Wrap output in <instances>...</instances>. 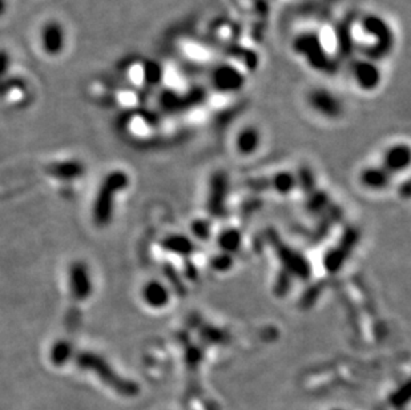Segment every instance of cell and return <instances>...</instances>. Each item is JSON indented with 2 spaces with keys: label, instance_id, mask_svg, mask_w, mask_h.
Masks as SVG:
<instances>
[{
  "label": "cell",
  "instance_id": "obj_1",
  "mask_svg": "<svg viewBox=\"0 0 411 410\" xmlns=\"http://www.w3.org/2000/svg\"><path fill=\"white\" fill-rule=\"evenodd\" d=\"M291 49L301 56L313 71L323 75H335L339 69V62L322 42L320 33L304 31L298 33L291 43Z\"/></svg>",
  "mask_w": 411,
  "mask_h": 410
},
{
  "label": "cell",
  "instance_id": "obj_2",
  "mask_svg": "<svg viewBox=\"0 0 411 410\" xmlns=\"http://www.w3.org/2000/svg\"><path fill=\"white\" fill-rule=\"evenodd\" d=\"M75 363L77 368L81 370L92 372L97 376L104 385L118 395H124V397H136L140 393V386L135 381L124 379L122 377L111 365L106 359H103L100 354L84 350L77 353L75 357Z\"/></svg>",
  "mask_w": 411,
  "mask_h": 410
},
{
  "label": "cell",
  "instance_id": "obj_3",
  "mask_svg": "<svg viewBox=\"0 0 411 410\" xmlns=\"http://www.w3.org/2000/svg\"><path fill=\"white\" fill-rule=\"evenodd\" d=\"M360 26L364 33L373 39V43L364 48L366 59L380 62L387 58L396 44V35L389 22L377 14H366L361 17Z\"/></svg>",
  "mask_w": 411,
  "mask_h": 410
},
{
  "label": "cell",
  "instance_id": "obj_4",
  "mask_svg": "<svg viewBox=\"0 0 411 410\" xmlns=\"http://www.w3.org/2000/svg\"><path fill=\"white\" fill-rule=\"evenodd\" d=\"M129 184V177L124 171H112L103 180L93 203V220L99 227L108 225L113 216L115 197Z\"/></svg>",
  "mask_w": 411,
  "mask_h": 410
},
{
  "label": "cell",
  "instance_id": "obj_5",
  "mask_svg": "<svg viewBox=\"0 0 411 410\" xmlns=\"http://www.w3.org/2000/svg\"><path fill=\"white\" fill-rule=\"evenodd\" d=\"M244 72L233 64H217L211 71V84L217 92L236 94L245 87Z\"/></svg>",
  "mask_w": 411,
  "mask_h": 410
},
{
  "label": "cell",
  "instance_id": "obj_6",
  "mask_svg": "<svg viewBox=\"0 0 411 410\" xmlns=\"http://www.w3.org/2000/svg\"><path fill=\"white\" fill-rule=\"evenodd\" d=\"M307 104L312 110L326 119H338L344 113V104L341 99L329 88H313L307 94Z\"/></svg>",
  "mask_w": 411,
  "mask_h": 410
},
{
  "label": "cell",
  "instance_id": "obj_7",
  "mask_svg": "<svg viewBox=\"0 0 411 410\" xmlns=\"http://www.w3.org/2000/svg\"><path fill=\"white\" fill-rule=\"evenodd\" d=\"M274 249L284 267V270L288 272L290 276H296L298 279L307 280L312 276V265L305 259L301 253L296 252L287 244H282L278 237L272 236Z\"/></svg>",
  "mask_w": 411,
  "mask_h": 410
},
{
  "label": "cell",
  "instance_id": "obj_8",
  "mask_svg": "<svg viewBox=\"0 0 411 410\" xmlns=\"http://www.w3.org/2000/svg\"><path fill=\"white\" fill-rule=\"evenodd\" d=\"M351 75L362 91H376L382 83V72L377 62L370 59H355L351 63Z\"/></svg>",
  "mask_w": 411,
  "mask_h": 410
},
{
  "label": "cell",
  "instance_id": "obj_9",
  "mask_svg": "<svg viewBox=\"0 0 411 410\" xmlns=\"http://www.w3.org/2000/svg\"><path fill=\"white\" fill-rule=\"evenodd\" d=\"M42 49L48 56H59L67 44V32L61 22L52 19L45 23L40 30Z\"/></svg>",
  "mask_w": 411,
  "mask_h": 410
},
{
  "label": "cell",
  "instance_id": "obj_10",
  "mask_svg": "<svg viewBox=\"0 0 411 410\" xmlns=\"http://www.w3.org/2000/svg\"><path fill=\"white\" fill-rule=\"evenodd\" d=\"M228 192V176L221 171L216 172L211 179L208 196V211L214 218H223L225 215Z\"/></svg>",
  "mask_w": 411,
  "mask_h": 410
},
{
  "label": "cell",
  "instance_id": "obj_11",
  "mask_svg": "<svg viewBox=\"0 0 411 410\" xmlns=\"http://www.w3.org/2000/svg\"><path fill=\"white\" fill-rule=\"evenodd\" d=\"M68 281L72 297L77 301L87 300L92 295L93 285L88 267L83 261H75L68 270Z\"/></svg>",
  "mask_w": 411,
  "mask_h": 410
},
{
  "label": "cell",
  "instance_id": "obj_12",
  "mask_svg": "<svg viewBox=\"0 0 411 410\" xmlns=\"http://www.w3.org/2000/svg\"><path fill=\"white\" fill-rule=\"evenodd\" d=\"M337 42V60L351 59L354 52V20L349 16L341 22L335 30Z\"/></svg>",
  "mask_w": 411,
  "mask_h": 410
},
{
  "label": "cell",
  "instance_id": "obj_13",
  "mask_svg": "<svg viewBox=\"0 0 411 410\" xmlns=\"http://www.w3.org/2000/svg\"><path fill=\"white\" fill-rule=\"evenodd\" d=\"M410 160V147L408 144H396L386 151L383 156V168L390 174L402 172L409 168Z\"/></svg>",
  "mask_w": 411,
  "mask_h": 410
},
{
  "label": "cell",
  "instance_id": "obj_14",
  "mask_svg": "<svg viewBox=\"0 0 411 410\" xmlns=\"http://www.w3.org/2000/svg\"><path fill=\"white\" fill-rule=\"evenodd\" d=\"M47 174L58 180L71 181L86 174V167L79 160H64L49 164L47 168Z\"/></svg>",
  "mask_w": 411,
  "mask_h": 410
},
{
  "label": "cell",
  "instance_id": "obj_15",
  "mask_svg": "<svg viewBox=\"0 0 411 410\" xmlns=\"http://www.w3.org/2000/svg\"><path fill=\"white\" fill-rule=\"evenodd\" d=\"M141 297L148 306L154 309H161L167 306L170 299V293H169V289L163 283L151 280L143 286Z\"/></svg>",
  "mask_w": 411,
  "mask_h": 410
},
{
  "label": "cell",
  "instance_id": "obj_16",
  "mask_svg": "<svg viewBox=\"0 0 411 410\" xmlns=\"http://www.w3.org/2000/svg\"><path fill=\"white\" fill-rule=\"evenodd\" d=\"M360 180L369 190H382L390 186L392 174H389L383 167L382 168L369 167L361 172Z\"/></svg>",
  "mask_w": 411,
  "mask_h": 410
},
{
  "label": "cell",
  "instance_id": "obj_17",
  "mask_svg": "<svg viewBox=\"0 0 411 410\" xmlns=\"http://www.w3.org/2000/svg\"><path fill=\"white\" fill-rule=\"evenodd\" d=\"M261 144V133L256 126L243 128L236 138V148L241 155H252L259 149Z\"/></svg>",
  "mask_w": 411,
  "mask_h": 410
},
{
  "label": "cell",
  "instance_id": "obj_18",
  "mask_svg": "<svg viewBox=\"0 0 411 410\" xmlns=\"http://www.w3.org/2000/svg\"><path fill=\"white\" fill-rule=\"evenodd\" d=\"M163 248L168 252L175 253L179 256H191L196 251L195 243L189 237L184 235H170L163 241Z\"/></svg>",
  "mask_w": 411,
  "mask_h": 410
},
{
  "label": "cell",
  "instance_id": "obj_19",
  "mask_svg": "<svg viewBox=\"0 0 411 410\" xmlns=\"http://www.w3.org/2000/svg\"><path fill=\"white\" fill-rule=\"evenodd\" d=\"M241 244H243V235L236 228L224 229L217 237L218 248L228 254L239 252V249L241 248Z\"/></svg>",
  "mask_w": 411,
  "mask_h": 410
},
{
  "label": "cell",
  "instance_id": "obj_20",
  "mask_svg": "<svg viewBox=\"0 0 411 410\" xmlns=\"http://www.w3.org/2000/svg\"><path fill=\"white\" fill-rule=\"evenodd\" d=\"M27 94V83L22 78H8L6 76L0 81V99H13L14 96L26 95Z\"/></svg>",
  "mask_w": 411,
  "mask_h": 410
},
{
  "label": "cell",
  "instance_id": "obj_21",
  "mask_svg": "<svg viewBox=\"0 0 411 410\" xmlns=\"http://www.w3.org/2000/svg\"><path fill=\"white\" fill-rule=\"evenodd\" d=\"M72 357H74V347L71 345V343L65 340L56 341L54 347H51L49 359H51V363L56 366L65 365Z\"/></svg>",
  "mask_w": 411,
  "mask_h": 410
},
{
  "label": "cell",
  "instance_id": "obj_22",
  "mask_svg": "<svg viewBox=\"0 0 411 410\" xmlns=\"http://www.w3.org/2000/svg\"><path fill=\"white\" fill-rule=\"evenodd\" d=\"M272 187L280 195H289L290 192L297 187L296 174H291L289 171H282L274 174Z\"/></svg>",
  "mask_w": 411,
  "mask_h": 410
},
{
  "label": "cell",
  "instance_id": "obj_23",
  "mask_svg": "<svg viewBox=\"0 0 411 410\" xmlns=\"http://www.w3.org/2000/svg\"><path fill=\"white\" fill-rule=\"evenodd\" d=\"M348 257H349L348 253L344 252L339 247H337L325 254L323 267L329 273H337L339 272V269L342 268Z\"/></svg>",
  "mask_w": 411,
  "mask_h": 410
},
{
  "label": "cell",
  "instance_id": "obj_24",
  "mask_svg": "<svg viewBox=\"0 0 411 410\" xmlns=\"http://www.w3.org/2000/svg\"><path fill=\"white\" fill-rule=\"evenodd\" d=\"M163 68L157 62L147 60L143 64V80L148 85H159L163 80Z\"/></svg>",
  "mask_w": 411,
  "mask_h": 410
},
{
  "label": "cell",
  "instance_id": "obj_25",
  "mask_svg": "<svg viewBox=\"0 0 411 410\" xmlns=\"http://www.w3.org/2000/svg\"><path fill=\"white\" fill-rule=\"evenodd\" d=\"M185 97H182L179 94L173 92V91H164L160 99L159 103L161 106V108L166 112H176V110H182L185 104Z\"/></svg>",
  "mask_w": 411,
  "mask_h": 410
},
{
  "label": "cell",
  "instance_id": "obj_26",
  "mask_svg": "<svg viewBox=\"0 0 411 410\" xmlns=\"http://www.w3.org/2000/svg\"><path fill=\"white\" fill-rule=\"evenodd\" d=\"M329 205V196L325 192L316 190L309 193L306 206L312 213H320L323 209H326Z\"/></svg>",
  "mask_w": 411,
  "mask_h": 410
},
{
  "label": "cell",
  "instance_id": "obj_27",
  "mask_svg": "<svg viewBox=\"0 0 411 410\" xmlns=\"http://www.w3.org/2000/svg\"><path fill=\"white\" fill-rule=\"evenodd\" d=\"M296 179H297V187H300L303 192L307 193V195L314 192L316 177L307 167L300 168L298 174H296Z\"/></svg>",
  "mask_w": 411,
  "mask_h": 410
},
{
  "label": "cell",
  "instance_id": "obj_28",
  "mask_svg": "<svg viewBox=\"0 0 411 410\" xmlns=\"http://www.w3.org/2000/svg\"><path fill=\"white\" fill-rule=\"evenodd\" d=\"M211 267L216 272H227L233 267V257L228 253H218L211 260Z\"/></svg>",
  "mask_w": 411,
  "mask_h": 410
},
{
  "label": "cell",
  "instance_id": "obj_29",
  "mask_svg": "<svg viewBox=\"0 0 411 410\" xmlns=\"http://www.w3.org/2000/svg\"><path fill=\"white\" fill-rule=\"evenodd\" d=\"M192 232L198 240H208L212 233V227L208 220L198 219L192 222Z\"/></svg>",
  "mask_w": 411,
  "mask_h": 410
},
{
  "label": "cell",
  "instance_id": "obj_30",
  "mask_svg": "<svg viewBox=\"0 0 411 410\" xmlns=\"http://www.w3.org/2000/svg\"><path fill=\"white\" fill-rule=\"evenodd\" d=\"M290 286H291V279H290V274L288 272H285L282 269V272L278 274L277 280H275V285H274V290L278 296H285L288 295V292L290 290Z\"/></svg>",
  "mask_w": 411,
  "mask_h": 410
},
{
  "label": "cell",
  "instance_id": "obj_31",
  "mask_svg": "<svg viewBox=\"0 0 411 410\" xmlns=\"http://www.w3.org/2000/svg\"><path fill=\"white\" fill-rule=\"evenodd\" d=\"M11 67V55L8 51L0 48V81L4 79Z\"/></svg>",
  "mask_w": 411,
  "mask_h": 410
},
{
  "label": "cell",
  "instance_id": "obj_32",
  "mask_svg": "<svg viewBox=\"0 0 411 410\" xmlns=\"http://www.w3.org/2000/svg\"><path fill=\"white\" fill-rule=\"evenodd\" d=\"M255 7L261 15H266L269 13V1L268 0H253Z\"/></svg>",
  "mask_w": 411,
  "mask_h": 410
},
{
  "label": "cell",
  "instance_id": "obj_33",
  "mask_svg": "<svg viewBox=\"0 0 411 410\" xmlns=\"http://www.w3.org/2000/svg\"><path fill=\"white\" fill-rule=\"evenodd\" d=\"M401 196H403L405 199H409V196H410V184H409V181H406V183L402 186Z\"/></svg>",
  "mask_w": 411,
  "mask_h": 410
},
{
  "label": "cell",
  "instance_id": "obj_34",
  "mask_svg": "<svg viewBox=\"0 0 411 410\" xmlns=\"http://www.w3.org/2000/svg\"><path fill=\"white\" fill-rule=\"evenodd\" d=\"M7 13V0H0V17L6 15Z\"/></svg>",
  "mask_w": 411,
  "mask_h": 410
},
{
  "label": "cell",
  "instance_id": "obj_35",
  "mask_svg": "<svg viewBox=\"0 0 411 410\" xmlns=\"http://www.w3.org/2000/svg\"><path fill=\"white\" fill-rule=\"evenodd\" d=\"M333 410H344V409H333Z\"/></svg>",
  "mask_w": 411,
  "mask_h": 410
}]
</instances>
